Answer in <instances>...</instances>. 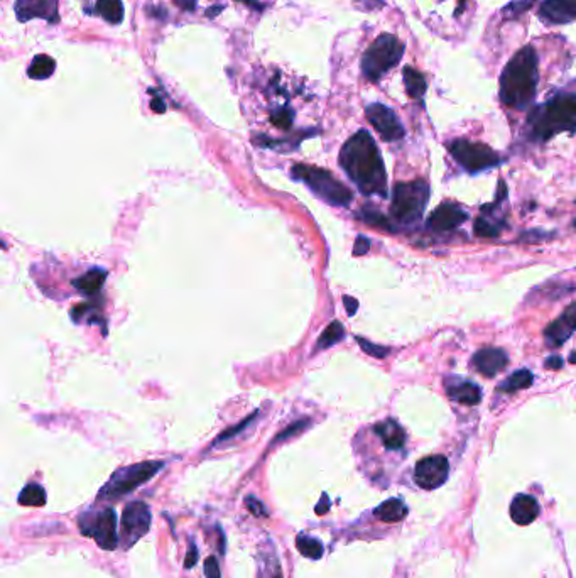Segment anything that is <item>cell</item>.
Here are the masks:
<instances>
[{"label": "cell", "instance_id": "obj_50", "mask_svg": "<svg viewBox=\"0 0 576 578\" xmlns=\"http://www.w3.org/2000/svg\"><path fill=\"white\" fill-rule=\"evenodd\" d=\"M573 225H575V227H576V220H575V222H573Z\"/></svg>", "mask_w": 576, "mask_h": 578}, {"label": "cell", "instance_id": "obj_3", "mask_svg": "<svg viewBox=\"0 0 576 578\" xmlns=\"http://www.w3.org/2000/svg\"><path fill=\"white\" fill-rule=\"evenodd\" d=\"M531 137L550 141L556 134L576 130V95L561 93L534 107L527 119Z\"/></svg>", "mask_w": 576, "mask_h": 578}, {"label": "cell", "instance_id": "obj_28", "mask_svg": "<svg viewBox=\"0 0 576 578\" xmlns=\"http://www.w3.org/2000/svg\"><path fill=\"white\" fill-rule=\"evenodd\" d=\"M345 337V330H343V325L340 321H331L330 325L326 326L325 332L321 333V337L318 338V344H316V350L330 349L335 344H338L342 338Z\"/></svg>", "mask_w": 576, "mask_h": 578}, {"label": "cell", "instance_id": "obj_39", "mask_svg": "<svg viewBox=\"0 0 576 578\" xmlns=\"http://www.w3.org/2000/svg\"><path fill=\"white\" fill-rule=\"evenodd\" d=\"M196 563H198V548H196V545L193 543V541H190L186 560H185V568H193Z\"/></svg>", "mask_w": 576, "mask_h": 578}, {"label": "cell", "instance_id": "obj_27", "mask_svg": "<svg viewBox=\"0 0 576 578\" xmlns=\"http://www.w3.org/2000/svg\"><path fill=\"white\" fill-rule=\"evenodd\" d=\"M19 504L29 505V508H41V505L46 504V492L38 484L26 485L22 492L19 494Z\"/></svg>", "mask_w": 576, "mask_h": 578}, {"label": "cell", "instance_id": "obj_32", "mask_svg": "<svg viewBox=\"0 0 576 578\" xmlns=\"http://www.w3.org/2000/svg\"><path fill=\"white\" fill-rule=\"evenodd\" d=\"M473 230L478 237H487V238L499 237V234H500V227H497L495 223H492L489 220H485V218H477V220H475Z\"/></svg>", "mask_w": 576, "mask_h": 578}, {"label": "cell", "instance_id": "obj_45", "mask_svg": "<svg viewBox=\"0 0 576 578\" xmlns=\"http://www.w3.org/2000/svg\"><path fill=\"white\" fill-rule=\"evenodd\" d=\"M151 109H153L154 112H158V114H162V112H166V103H164L162 98L156 97L154 95L153 102H151Z\"/></svg>", "mask_w": 576, "mask_h": 578}, {"label": "cell", "instance_id": "obj_30", "mask_svg": "<svg viewBox=\"0 0 576 578\" xmlns=\"http://www.w3.org/2000/svg\"><path fill=\"white\" fill-rule=\"evenodd\" d=\"M360 217H362L363 220H365L367 223H370V225L381 227V229L391 230V232H392V230H394V227L391 225L389 220H387V218L384 217V215L379 213L377 210H372L370 206H365V208H363L362 215H360Z\"/></svg>", "mask_w": 576, "mask_h": 578}, {"label": "cell", "instance_id": "obj_7", "mask_svg": "<svg viewBox=\"0 0 576 578\" xmlns=\"http://www.w3.org/2000/svg\"><path fill=\"white\" fill-rule=\"evenodd\" d=\"M164 467L162 462H141V464L129 465L117 470L110 480L107 482L105 487L100 490V499L117 501L119 497L130 494L132 490L141 487L142 484L149 482L156 473Z\"/></svg>", "mask_w": 576, "mask_h": 578}, {"label": "cell", "instance_id": "obj_40", "mask_svg": "<svg viewBox=\"0 0 576 578\" xmlns=\"http://www.w3.org/2000/svg\"><path fill=\"white\" fill-rule=\"evenodd\" d=\"M369 249H370V241L363 237V235H360V237L357 238V242H355L354 254L355 256H363V254L369 252Z\"/></svg>", "mask_w": 576, "mask_h": 578}, {"label": "cell", "instance_id": "obj_22", "mask_svg": "<svg viewBox=\"0 0 576 578\" xmlns=\"http://www.w3.org/2000/svg\"><path fill=\"white\" fill-rule=\"evenodd\" d=\"M404 77V85H406V91L411 98H416V100H421L427 90V82L426 77L418 71L413 66H404L402 70Z\"/></svg>", "mask_w": 576, "mask_h": 578}, {"label": "cell", "instance_id": "obj_21", "mask_svg": "<svg viewBox=\"0 0 576 578\" xmlns=\"http://www.w3.org/2000/svg\"><path fill=\"white\" fill-rule=\"evenodd\" d=\"M374 516L382 523H399L407 516V505L404 504L401 499H389L382 502L377 509L374 511Z\"/></svg>", "mask_w": 576, "mask_h": 578}, {"label": "cell", "instance_id": "obj_26", "mask_svg": "<svg viewBox=\"0 0 576 578\" xmlns=\"http://www.w3.org/2000/svg\"><path fill=\"white\" fill-rule=\"evenodd\" d=\"M534 382V376L527 369H521L517 372H514L509 379L502 382L499 386L500 390H506V393H515L519 389H527L531 388V384Z\"/></svg>", "mask_w": 576, "mask_h": 578}, {"label": "cell", "instance_id": "obj_38", "mask_svg": "<svg viewBox=\"0 0 576 578\" xmlns=\"http://www.w3.org/2000/svg\"><path fill=\"white\" fill-rule=\"evenodd\" d=\"M308 426V421L306 420H303V421H298V423H293V425L289 426V428L286 429V432L284 433H281L279 434L278 438H275V441H281V440H287V438L291 436V434H296V433H299L301 432V429H305Z\"/></svg>", "mask_w": 576, "mask_h": 578}, {"label": "cell", "instance_id": "obj_42", "mask_svg": "<svg viewBox=\"0 0 576 578\" xmlns=\"http://www.w3.org/2000/svg\"><path fill=\"white\" fill-rule=\"evenodd\" d=\"M343 303H345L347 313L350 314V317H354V314L357 313V310H358L357 300H354V298H350V296H345V298H343Z\"/></svg>", "mask_w": 576, "mask_h": 578}, {"label": "cell", "instance_id": "obj_20", "mask_svg": "<svg viewBox=\"0 0 576 578\" xmlns=\"http://www.w3.org/2000/svg\"><path fill=\"white\" fill-rule=\"evenodd\" d=\"M374 432L379 434L382 443L389 450H399L406 443V433L394 420H386L375 425Z\"/></svg>", "mask_w": 576, "mask_h": 578}, {"label": "cell", "instance_id": "obj_37", "mask_svg": "<svg viewBox=\"0 0 576 578\" xmlns=\"http://www.w3.org/2000/svg\"><path fill=\"white\" fill-rule=\"evenodd\" d=\"M205 575L206 578H222L218 561L215 556H208L205 560Z\"/></svg>", "mask_w": 576, "mask_h": 578}, {"label": "cell", "instance_id": "obj_41", "mask_svg": "<svg viewBox=\"0 0 576 578\" xmlns=\"http://www.w3.org/2000/svg\"><path fill=\"white\" fill-rule=\"evenodd\" d=\"M266 567H267V570H269V577H267V578H282L281 568H279V563H278V560L274 558V555L271 556V563L266 565ZM259 578H266V577L259 573Z\"/></svg>", "mask_w": 576, "mask_h": 578}, {"label": "cell", "instance_id": "obj_12", "mask_svg": "<svg viewBox=\"0 0 576 578\" xmlns=\"http://www.w3.org/2000/svg\"><path fill=\"white\" fill-rule=\"evenodd\" d=\"M365 115L372 123V127L381 134L384 141H399V139H402L404 134H406L404 132L402 123L397 119V115L394 114V110L382 105V103H372V105L365 109Z\"/></svg>", "mask_w": 576, "mask_h": 578}, {"label": "cell", "instance_id": "obj_23", "mask_svg": "<svg viewBox=\"0 0 576 578\" xmlns=\"http://www.w3.org/2000/svg\"><path fill=\"white\" fill-rule=\"evenodd\" d=\"M107 274L100 269H93L90 273H86L85 276H82L75 281V286H77L78 291H82L86 296H93L97 294L100 289H102L103 282H105Z\"/></svg>", "mask_w": 576, "mask_h": 578}, {"label": "cell", "instance_id": "obj_6", "mask_svg": "<svg viewBox=\"0 0 576 578\" xmlns=\"http://www.w3.org/2000/svg\"><path fill=\"white\" fill-rule=\"evenodd\" d=\"M430 188L426 181L418 179L411 183H397L394 186L391 203V215L399 223H414L423 217L426 208Z\"/></svg>", "mask_w": 576, "mask_h": 578}, {"label": "cell", "instance_id": "obj_44", "mask_svg": "<svg viewBox=\"0 0 576 578\" xmlns=\"http://www.w3.org/2000/svg\"><path fill=\"white\" fill-rule=\"evenodd\" d=\"M546 367H550V369H553V370H559V369L563 367V358L559 357V356L550 357L546 360Z\"/></svg>", "mask_w": 576, "mask_h": 578}, {"label": "cell", "instance_id": "obj_10", "mask_svg": "<svg viewBox=\"0 0 576 578\" xmlns=\"http://www.w3.org/2000/svg\"><path fill=\"white\" fill-rule=\"evenodd\" d=\"M151 511L146 502H130L122 514V540L127 541V548L139 541L151 528Z\"/></svg>", "mask_w": 576, "mask_h": 578}, {"label": "cell", "instance_id": "obj_49", "mask_svg": "<svg viewBox=\"0 0 576 578\" xmlns=\"http://www.w3.org/2000/svg\"><path fill=\"white\" fill-rule=\"evenodd\" d=\"M570 362H571V364H576V350H575V352H571Z\"/></svg>", "mask_w": 576, "mask_h": 578}, {"label": "cell", "instance_id": "obj_16", "mask_svg": "<svg viewBox=\"0 0 576 578\" xmlns=\"http://www.w3.org/2000/svg\"><path fill=\"white\" fill-rule=\"evenodd\" d=\"M576 330V303H571L570 306L563 312L558 320H554L551 325L546 326V342L551 347H558L565 344Z\"/></svg>", "mask_w": 576, "mask_h": 578}, {"label": "cell", "instance_id": "obj_5", "mask_svg": "<svg viewBox=\"0 0 576 578\" xmlns=\"http://www.w3.org/2000/svg\"><path fill=\"white\" fill-rule=\"evenodd\" d=\"M291 174L299 181H303L313 193L321 200L335 206H348L354 200V195L343 183H340L330 171L316 166L294 165Z\"/></svg>", "mask_w": 576, "mask_h": 578}, {"label": "cell", "instance_id": "obj_1", "mask_svg": "<svg viewBox=\"0 0 576 578\" xmlns=\"http://www.w3.org/2000/svg\"><path fill=\"white\" fill-rule=\"evenodd\" d=\"M340 165L363 195H387L386 166L381 151L367 130H358L343 144Z\"/></svg>", "mask_w": 576, "mask_h": 578}, {"label": "cell", "instance_id": "obj_48", "mask_svg": "<svg viewBox=\"0 0 576 578\" xmlns=\"http://www.w3.org/2000/svg\"><path fill=\"white\" fill-rule=\"evenodd\" d=\"M458 2H460V3H458V9H457V15H460V14H462V12H463V7H465V2H467V0H458Z\"/></svg>", "mask_w": 576, "mask_h": 578}, {"label": "cell", "instance_id": "obj_17", "mask_svg": "<svg viewBox=\"0 0 576 578\" xmlns=\"http://www.w3.org/2000/svg\"><path fill=\"white\" fill-rule=\"evenodd\" d=\"M507 364H509V357L500 349H483L473 357L475 369L487 377L499 374L500 370L507 367Z\"/></svg>", "mask_w": 576, "mask_h": 578}, {"label": "cell", "instance_id": "obj_36", "mask_svg": "<svg viewBox=\"0 0 576 578\" xmlns=\"http://www.w3.org/2000/svg\"><path fill=\"white\" fill-rule=\"evenodd\" d=\"M254 418H255V414H252V416H249V418H247V420H245V421H242V423H240V425H238V426H235V428H232V429H227V432H225V433H223V434H220V438H218V440H217V441H218V443H220V441H225V440H230V438H232V436H235V434H237V433H240V432H242V429H245V428H247V426H249V423H250L252 420H254ZM217 441H215V443H217Z\"/></svg>", "mask_w": 576, "mask_h": 578}, {"label": "cell", "instance_id": "obj_29", "mask_svg": "<svg viewBox=\"0 0 576 578\" xmlns=\"http://www.w3.org/2000/svg\"><path fill=\"white\" fill-rule=\"evenodd\" d=\"M296 546H298L299 553H301L303 556L306 558H311V560H319V558L323 556V545L319 543L316 538H311V536H306V534H299L298 538H296Z\"/></svg>", "mask_w": 576, "mask_h": 578}, {"label": "cell", "instance_id": "obj_24", "mask_svg": "<svg viewBox=\"0 0 576 578\" xmlns=\"http://www.w3.org/2000/svg\"><path fill=\"white\" fill-rule=\"evenodd\" d=\"M98 14L110 24H120L123 21V3L122 0H97Z\"/></svg>", "mask_w": 576, "mask_h": 578}, {"label": "cell", "instance_id": "obj_31", "mask_svg": "<svg viewBox=\"0 0 576 578\" xmlns=\"http://www.w3.org/2000/svg\"><path fill=\"white\" fill-rule=\"evenodd\" d=\"M536 0H514L509 6L503 7L502 15L506 19H517L519 15L524 14L526 10H529V7L533 6Z\"/></svg>", "mask_w": 576, "mask_h": 578}, {"label": "cell", "instance_id": "obj_47", "mask_svg": "<svg viewBox=\"0 0 576 578\" xmlns=\"http://www.w3.org/2000/svg\"><path fill=\"white\" fill-rule=\"evenodd\" d=\"M242 2H245V3H249L250 7H254V9H262L261 6H259V2L257 0H242Z\"/></svg>", "mask_w": 576, "mask_h": 578}, {"label": "cell", "instance_id": "obj_25", "mask_svg": "<svg viewBox=\"0 0 576 578\" xmlns=\"http://www.w3.org/2000/svg\"><path fill=\"white\" fill-rule=\"evenodd\" d=\"M54 70H56V63L53 58H50L47 54H38L33 59V63H31L29 70H27V75L34 79H46L54 73Z\"/></svg>", "mask_w": 576, "mask_h": 578}, {"label": "cell", "instance_id": "obj_9", "mask_svg": "<svg viewBox=\"0 0 576 578\" xmlns=\"http://www.w3.org/2000/svg\"><path fill=\"white\" fill-rule=\"evenodd\" d=\"M451 156L458 165H462L468 171H482L497 166L500 162L499 154L492 151L489 146L480 142H470L465 139H457L448 146Z\"/></svg>", "mask_w": 576, "mask_h": 578}, {"label": "cell", "instance_id": "obj_34", "mask_svg": "<svg viewBox=\"0 0 576 578\" xmlns=\"http://www.w3.org/2000/svg\"><path fill=\"white\" fill-rule=\"evenodd\" d=\"M357 342H358L360 349H362L363 352L369 353V356L375 357V358H384L387 356V353H389V349H386V347H381V345L370 344V342L365 340V338L357 337Z\"/></svg>", "mask_w": 576, "mask_h": 578}, {"label": "cell", "instance_id": "obj_18", "mask_svg": "<svg viewBox=\"0 0 576 578\" xmlns=\"http://www.w3.org/2000/svg\"><path fill=\"white\" fill-rule=\"evenodd\" d=\"M446 393L453 401L475 406L482 400V390L477 384L462 379H446Z\"/></svg>", "mask_w": 576, "mask_h": 578}, {"label": "cell", "instance_id": "obj_8", "mask_svg": "<svg viewBox=\"0 0 576 578\" xmlns=\"http://www.w3.org/2000/svg\"><path fill=\"white\" fill-rule=\"evenodd\" d=\"M79 531L85 536L93 538L102 549L114 552L119 545L117 516L114 509H103L98 512H86L78 521Z\"/></svg>", "mask_w": 576, "mask_h": 578}, {"label": "cell", "instance_id": "obj_35", "mask_svg": "<svg viewBox=\"0 0 576 578\" xmlns=\"http://www.w3.org/2000/svg\"><path fill=\"white\" fill-rule=\"evenodd\" d=\"M245 508L249 509V511L254 514V516H259V517H264L267 516L266 512V508H264V504L259 499H255L254 496H249L245 497Z\"/></svg>", "mask_w": 576, "mask_h": 578}, {"label": "cell", "instance_id": "obj_19", "mask_svg": "<svg viewBox=\"0 0 576 578\" xmlns=\"http://www.w3.org/2000/svg\"><path fill=\"white\" fill-rule=\"evenodd\" d=\"M539 516V502L533 496L527 494H519L514 497L510 504V517L515 524L527 526L534 523L536 517Z\"/></svg>", "mask_w": 576, "mask_h": 578}, {"label": "cell", "instance_id": "obj_2", "mask_svg": "<svg viewBox=\"0 0 576 578\" xmlns=\"http://www.w3.org/2000/svg\"><path fill=\"white\" fill-rule=\"evenodd\" d=\"M539 83V58L531 45L521 47L500 75V100L510 109H527L534 102Z\"/></svg>", "mask_w": 576, "mask_h": 578}, {"label": "cell", "instance_id": "obj_15", "mask_svg": "<svg viewBox=\"0 0 576 578\" xmlns=\"http://www.w3.org/2000/svg\"><path fill=\"white\" fill-rule=\"evenodd\" d=\"M467 218L468 213L465 210L460 208L458 205H453V203H443L441 206H438V208L431 213L427 225H430V229H433L434 232H448V230H453L462 225Z\"/></svg>", "mask_w": 576, "mask_h": 578}, {"label": "cell", "instance_id": "obj_13", "mask_svg": "<svg viewBox=\"0 0 576 578\" xmlns=\"http://www.w3.org/2000/svg\"><path fill=\"white\" fill-rule=\"evenodd\" d=\"M14 10L21 22H27L36 17L44 19L50 24L59 22L58 0H15Z\"/></svg>", "mask_w": 576, "mask_h": 578}, {"label": "cell", "instance_id": "obj_4", "mask_svg": "<svg viewBox=\"0 0 576 578\" xmlns=\"http://www.w3.org/2000/svg\"><path fill=\"white\" fill-rule=\"evenodd\" d=\"M406 45L392 34H381L362 56V73L370 82H379L384 75L401 63Z\"/></svg>", "mask_w": 576, "mask_h": 578}, {"label": "cell", "instance_id": "obj_14", "mask_svg": "<svg viewBox=\"0 0 576 578\" xmlns=\"http://www.w3.org/2000/svg\"><path fill=\"white\" fill-rule=\"evenodd\" d=\"M539 19L551 26H563L576 19V0H544L539 7Z\"/></svg>", "mask_w": 576, "mask_h": 578}, {"label": "cell", "instance_id": "obj_11", "mask_svg": "<svg viewBox=\"0 0 576 578\" xmlns=\"http://www.w3.org/2000/svg\"><path fill=\"white\" fill-rule=\"evenodd\" d=\"M450 476V464L445 457L431 455L423 458L414 467V480L421 489L434 490L441 487Z\"/></svg>", "mask_w": 576, "mask_h": 578}, {"label": "cell", "instance_id": "obj_33", "mask_svg": "<svg viewBox=\"0 0 576 578\" xmlns=\"http://www.w3.org/2000/svg\"><path fill=\"white\" fill-rule=\"evenodd\" d=\"M271 122L274 123L278 129H289V127L293 126V112L286 109V107L274 110L271 114Z\"/></svg>", "mask_w": 576, "mask_h": 578}, {"label": "cell", "instance_id": "obj_43", "mask_svg": "<svg viewBox=\"0 0 576 578\" xmlns=\"http://www.w3.org/2000/svg\"><path fill=\"white\" fill-rule=\"evenodd\" d=\"M328 509H330V499H328L326 494H323L321 501H319V504L316 505V514H318V516H323V514L328 512Z\"/></svg>", "mask_w": 576, "mask_h": 578}, {"label": "cell", "instance_id": "obj_46", "mask_svg": "<svg viewBox=\"0 0 576 578\" xmlns=\"http://www.w3.org/2000/svg\"><path fill=\"white\" fill-rule=\"evenodd\" d=\"M174 3L178 7H181L183 10H195L196 9V0H174Z\"/></svg>", "mask_w": 576, "mask_h": 578}]
</instances>
